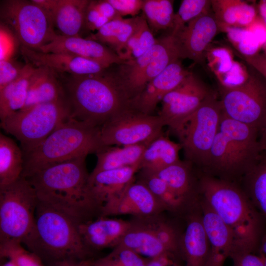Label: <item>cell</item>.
<instances>
[{
  "mask_svg": "<svg viewBox=\"0 0 266 266\" xmlns=\"http://www.w3.org/2000/svg\"><path fill=\"white\" fill-rule=\"evenodd\" d=\"M87 156H82L39 170L26 178L39 201L67 214L79 224L90 220L99 209L88 190Z\"/></svg>",
  "mask_w": 266,
  "mask_h": 266,
  "instance_id": "cell-1",
  "label": "cell"
},
{
  "mask_svg": "<svg viewBox=\"0 0 266 266\" xmlns=\"http://www.w3.org/2000/svg\"><path fill=\"white\" fill-rule=\"evenodd\" d=\"M199 192L203 200L232 231L235 252L254 253L258 250L263 218L237 183L201 172Z\"/></svg>",
  "mask_w": 266,
  "mask_h": 266,
  "instance_id": "cell-2",
  "label": "cell"
},
{
  "mask_svg": "<svg viewBox=\"0 0 266 266\" xmlns=\"http://www.w3.org/2000/svg\"><path fill=\"white\" fill-rule=\"evenodd\" d=\"M64 87L70 117L100 127L132 109L112 73L58 75Z\"/></svg>",
  "mask_w": 266,
  "mask_h": 266,
  "instance_id": "cell-3",
  "label": "cell"
},
{
  "mask_svg": "<svg viewBox=\"0 0 266 266\" xmlns=\"http://www.w3.org/2000/svg\"><path fill=\"white\" fill-rule=\"evenodd\" d=\"M103 146L100 127L70 117L37 146L24 153L21 176L27 178L48 166L96 153Z\"/></svg>",
  "mask_w": 266,
  "mask_h": 266,
  "instance_id": "cell-4",
  "label": "cell"
},
{
  "mask_svg": "<svg viewBox=\"0 0 266 266\" xmlns=\"http://www.w3.org/2000/svg\"><path fill=\"white\" fill-rule=\"evenodd\" d=\"M79 224L67 214L38 200L35 214V237L30 250L52 263L90 259L91 251L82 240Z\"/></svg>",
  "mask_w": 266,
  "mask_h": 266,
  "instance_id": "cell-5",
  "label": "cell"
},
{
  "mask_svg": "<svg viewBox=\"0 0 266 266\" xmlns=\"http://www.w3.org/2000/svg\"><path fill=\"white\" fill-rule=\"evenodd\" d=\"M38 201L34 189L24 177L0 187V242L17 241L30 248Z\"/></svg>",
  "mask_w": 266,
  "mask_h": 266,
  "instance_id": "cell-6",
  "label": "cell"
},
{
  "mask_svg": "<svg viewBox=\"0 0 266 266\" xmlns=\"http://www.w3.org/2000/svg\"><path fill=\"white\" fill-rule=\"evenodd\" d=\"M70 117L69 107L65 99L22 109L1 121L0 127L18 140L26 153Z\"/></svg>",
  "mask_w": 266,
  "mask_h": 266,
  "instance_id": "cell-7",
  "label": "cell"
},
{
  "mask_svg": "<svg viewBox=\"0 0 266 266\" xmlns=\"http://www.w3.org/2000/svg\"><path fill=\"white\" fill-rule=\"evenodd\" d=\"M178 59H180L175 39L170 33L157 39L156 44L141 56L118 65L113 74L131 105L152 79Z\"/></svg>",
  "mask_w": 266,
  "mask_h": 266,
  "instance_id": "cell-8",
  "label": "cell"
},
{
  "mask_svg": "<svg viewBox=\"0 0 266 266\" xmlns=\"http://www.w3.org/2000/svg\"><path fill=\"white\" fill-rule=\"evenodd\" d=\"M0 17L20 46L31 49L38 51L57 33L50 16L32 0L2 1Z\"/></svg>",
  "mask_w": 266,
  "mask_h": 266,
  "instance_id": "cell-9",
  "label": "cell"
},
{
  "mask_svg": "<svg viewBox=\"0 0 266 266\" xmlns=\"http://www.w3.org/2000/svg\"><path fill=\"white\" fill-rule=\"evenodd\" d=\"M222 115L220 100L212 92L176 133L186 161L200 170L206 164Z\"/></svg>",
  "mask_w": 266,
  "mask_h": 266,
  "instance_id": "cell-10",
  "label": "cell"
},
{
  "mask_svg": "<svg viewBox=\"0 0 266 266\" xmlns=\"http://www.w3.org/2000/svg\"><path fill=\"white\" fill-rule=\"evenodd\" d=\"M263 77V76H262ZM220 102L227 117L260 131L266 124V80L250 73L242 85L220 88Z\"/></svg>",
  "mask_w": 266,
  "mask_h": 266,
  "instance_id": "cell-11",
  "label": "cell"
},
{
  "mask_svg": "<svg viewBox=\"0 0 266 266\" xmlns=\"http://www.w3.org/2000/svg\"><path fill=\"white\" fill-rule=\"evenodd\" d=\"M165 126L159 115L129 109L100 127L103 146L148 145L162 133Z\"/></svg>",
  "mask_w": 266,
  "mask_h": 266,
  "instance_id": "cell-12",
  "label": "cell"
},
{
  "mask_svg": "<svg viewBox=\"0 0 266 266\" xmlns=\"http://www.w3.org/2000/svg\"><path fill=\"white\" fill-rule=\"evenodd\" d=\"M219 130L225 134L228 141L230 181L237 183L261 156L260 131L223 113Z\"/></svg>",
  "mask_w": 266,
  "mask_h": 266,
  "instance_id": "cell-13",
  "label": "cell"
},
{
  "mask_svg": "<svg viewBox=\"0 0 266 266\" xmlns=\"http://www.w3.org/2000/svg\"><path fill=\"white\" fill-rule=\"evenodd\" d=\"M212 93L191 72L163 99L159 116L176 134L186 121Z\"/></svg>",
  "mask_w": 266,
  "mask_h": 266,
  "instance_id": "cell-14",
  "label": "cell"
},
{
  "mask_svg": "<svg viewBox=\"0 0 266 266\" xmlns=\"http://www.w3.org/2000/svg\"><path fill=\"white\" fill-rule=\"evenodd\" d=\"M219 25L211 9L192 20L175 34L179 58L201 64L217 33Z\"/></svg>",
  "mask_w": 266,
  "mask_h": 266,
  "instance_id": "cell-15",
  "label": "cell"
},
{
  "mask_svg": "<svg viewBox=\"0 0 266 266\" xmlns=\"http://www.w3.org/2000/svg\"><path fill=\"white\" fill-rule=\"evenodd\" d=\"M165 210L144 183L133 181L120 195L104 203L99 215L101 217L132 215L142 218L160 214Z\"/></svg>",
  "mask_w": 266,
  "mask_h": 266,
  "instance_id": "cell-16",
  "label": "cell"
},
{
  "mask_svg": "<svg viewBox=\"0 0 266 266\" xmlns=\"http://www.w3.org/2000/svg\"><path fill=\"white\" fill-rule=\"evenodd\" d=\"M38 51L75 55L99 63L106 68L124 62L113 50L102 43L80 36H66L56 33L52 40Z\"/></svg>",
  "mask_w": 266,
  "mask_h": 266,
  "instance_id": "cell-17",
  "label": "cell"
},
{
  "mask_svg": "<svg viewBox=\"0 0 266 266\" xmlns=\"http://www.w3.org/2000/svg\"><path fill=\"white\" fill-rule=\"evenodd\" d=\"M26 61L34 66H45L58 74L85 75L100 73L107 68L96 62L70 54L44 53L20 46Z\"/></svg>",
  "mask_w": 266,
  "mask_h": 266,
  "instance_id": "cell-18",
  "label": "cell"
},
{
  "mask_svg": "<svg viewBox=\"0 0 266 266\" xmlns=\"http://www.w3.org/2000/svg\"><path fill=\"white\" fill-rule=\"evenodd\" d=\"M191 72L183 66L180 59L175 61L152 79L131 102V108L144 114H152L164 97Z\"/></svg>",
  "mask_w": 266,
  "mask_h": 266,
  "instance_id": "cell-19",
  "label": "cell"
},
{
  "mask_svg": "<svg viewBox=\"0 0 266 266\" xmlns=\"http://www.w3.org/2000/svg\"><path fill=\"white\" fill-rule=\"evenodd\" d=\"M89 0H34L50 16L58 34L80 36Z\"/></svg>",
  "mask_w": 266,
  "mask_h": 266,
  "instance_id": "cell-20",
  "label": "cell"
},
{
  "mask_svg": "<svg viewBox=\"0 0 266 266\" xmlns=\"http://www.w3.org/2000/svg\"><path fill=\"white\" fill-rule=\"evenodd\" d=\"M139 169L138 165L90 174L88 190L99 211L104 203L120 195L134 181V175Z\"/></svg>",
  "mask_w": 266,
  "mask_h": 266,
  "instance_id": "cell-21",
  "label": "cell"
},
{
  "mask_svg": "<svg viewBox=\"0 0 266 266\" xmlns=\"http://www.w3.org/2000/svg\"><path fill=\"white\" fill-rule=\"evenodd\" d=\"M132 225V222L100 216L79 224V231L86 247L101 250L117 246Z\"/></svg>",
  "mask_w": 266,
  "mask_h": 266,
  "instance_id": "cell-22",
  "label": "cell"
},
{
  "mask_svg": "<svg viewBox=\"0 0 266 266\" xmlns=\"http://www.w3.org/2000/svg\"><path fill=\"white\" fill-rule=\"evenodd\" d=\"M199 212L194 209L189 212L181 235L183 266H207L211 256V246L202 226L200 209Z\"/></svg>",
  "mask_w": 266,
  "mask_h": 266,
  "instance_id": "cell-23",
  "label": "cell"
},
{
  "mask_svg": "<svg viewBox=\"0 0 266 266\" xmlns=\"http://www.w3.org/2000/svg\"><path fill=\"white\" fill-rule=\"evenodd\" d=\"M189 162L179 161L156 172L152 173L163 180L189 211L199 204V179ZM150 173V172H149Z\"/></svg>",
  "mask_w": 266,
  "mask_h": 266,
  "instance_id": "cell-24",
  "label": "cell"
},
{
  "mask_svg": "<svg viewBox=\"0 0 266 266\" xmlns=\"http://www.w3.org/2000/svg\"><path fill=\"white\" fill-rule=\"evenodd\" d=\"M65 99L64 87L58 75L47 67L35 66L22 109Z\"/></svg>",
  "mask_w": 266,
  "mask_h": 266,
  "instance_id": "cell-25",
  "label": "cell"
},
{
  "mask_svg": "<svg viewBox=\"0 0 266 266\" xmlns=\"http://www.w3.org/2000/svg\"><path fill=\"white\" fill-rule=\"evenodd\" d=\"M136 218L137 220L131 221V227L117 246L129 249L149 259L169 257L180 261L168 253L144 219Z\"/></svg>",
  "mask_w": 266,
  "mask_h": 266,
  "instance_id": "cell-26",
  "label": "cell"
},
{
  "mask_svg": "<svg viewBox=\"0 0 266 266\" xmlns=\"http://www.w3.org/2000/svg\"><path fill=\"white\" fill-rule=\"evenodd\" d=\"M199 207L202 226L211 252L226 259L235 251V241L231 230L209 205L200 197Z\"/></svg>",
  "mask_w": 266,
  "mask_h": 266,
  "instance_id": "cell-27",
  "label": "cell"
},
{
  "mask_svg": "<svg viewBox=\"0 0 266 266\" xmlns=\"http://www.w3.org/2000/svg\"><path fill=\"white\" fill-rule=\"evenodd\" d=\"M211 10L220 31L229 27L246 28L258 16L253 5L240 0H212Z\"/></svg>",
  "mask_w": 266,
  "mask_h": 266,
  "instance_id": "cell-28",
  "label": "cell"
},
{
  "mask_svg": "<svg viewBox=\"0 0 266 266\" xmlns=\"http://www.w3.org/2000/svg\"><path fill=\"white\" fill-rule=\"evenodd\" d=\"M182 149L180 143L171 140L162 133L147 145L140 166L143 171L154 173L180 161Z\"/></svg>",
  "mask_w": 266,
  "mask_h": 266,
  "instance_id": "cell-29",
  "label": "cell"
},
{
  "mask_svg": "<svg viewBox=\"0 0 266 266\" xmlns=\"http://www.w3.org/2000/svg\"><path fill=\"white\" fill-rule=\"evenodd\" d=\"M146 146L143 144L121 147L103 146L96 153L97 161L92 172L140 165Z\"/></svg>",
  "mask_w": 266,
  "mask_h": 266,
  "instance_id": "cell-30",
  "label": "cell"
},
{
  "mask_svg": "<svg viewBox=\"0 0 266 266\" xmlns=\"http://www.w3.org/2000/svg\"><path fill=\"white\" fill-rule=\"evenodd\" d=\"M34 69L35 66L26 63L20 75L0 90V121L24 108L30 80Z\"/></svg>",
  "mask_w": 266,
  "mask_h": 266,
  "instance_id": "cell-31",
  "label": "cell"
},
{
  "mask_svg": "<svg viewBox=\"0 0 266 266\" xmlns=\"http://www.w3.org/2000/svg\"><path fill=\"white\" fill-rule=\"evenodd\" d=\"M23 151L10 137L0 133V187L15 182L22 175Z\"/></svg>",
  "mask_w": 266,
  "mask_h": 266,
  "instance_id": "cell-32",
  "label": "cell"
},
{
  "mask_svg": "<svg viewBox=\"0 0 266 266\" xmlns=\"http://www.w3.org/2000/svg\"><path fill=\"white\" fill-rule=\"evenodd\" d=\"M242 188L263 219L266 220V156H261L241 180Z\"/></svg>",
  "mask_w": 266,
  "mask_h": 266,
  "instance_id": "cell-33",
  "label": "cell"
},
{
  "mask_svg": "<svg viewBox=\"0 0 266 266\" xmlns=\"http://www.w3.org/2000/svg\"><path fill=\"white\" fill-rule=\"evenodd\" d=\"M205 59L220 85H223L243 65L234 60L231 50L223 46L209 47Z\"/></svg>",
  "mask_w": 266,
  "mask_h": 266,
  "instance_id": "cell-34",
  "label": "cell"
},
{
  "mask_svg": "<svg viewBox=\"0 0 266 266\" xmlns=\"http://www.w3.org/2000/svg\"><path fill=\"white\" fill-rule=\"evenodd\" d=\"M142 10L152 30L172 29L175 15L173 0H144Z\"/></svg>",
  "mask_w": 266,
  "mask_h": 266,
  "instance_id": "cell-35",
  "label": "cell"
},
{
  "mask_svg": "<svg viewBox=\"0 0 266 266\" xmlns=\"http://www.w3.org/2000/svg\"><path fill=\"white\" fill-rule=\"evenodd\" d=\"M160 215L142 218L146 221L168 253L175 259L182 261L180 250L182 234H179L171 224L161 218Z\"/></svg>",
  "mask_w": 266,
  "mask_h": 266,
  "instance_id": "cell-36",
  "label": "cell"
},
{
  "mask_svg": "<svg viewBox=\"0 0 266 266\" xmlns=\"http://www.w3.org/2000/svg\"><path fill=\"white\" fill-rule=\"evenodd\" d=\"M144 183L161 203L165 210L181 212L189 210L185 204L171 191L167 184L156 175L144 171Z\"/></svg>",
  "mask_w": 266,
  "mask_h": 266,
  "instance_id": "cell-37",
  "label": "cell"
},
{
  "mask_svg": "<svg viewBox=\"0 0 266 266\" xmlns=\"http://www.w3.org/2000/svg\"><path fill=\"white\" fill-rule=\"evenodd\" d=\"M0 256L1 259L12 261L16 266H44L37 255L26 250L19 242H0Z\"/></svg>",
  "mask_w": 266,
  "mask_h": 266,
  "instance_id": "cell-38",
  "label": "cell"
},
{
  "mask_svg": "<svg viewBox=\"0 0 266 266\" xmlns=\"http://www.w3.org/2000/svg\"><path fill=\"white\" fill-rule=\"evenodd\" d=\"M240 56H251L259 53L262 46L247 28L229 27L222 30Z\"/></svg>",
  "mask_w": 266,
  "mask_h": 266,
  "instance_id": "cell-39",
  "label": "cell"
},
{
  "mask_svg": "<svg viewBox=\"0 0 266 266\" xmlns=\"http://www.w3.org/2000/svg\"><path fill=\"white\" fill-rule=\"evenodd\" d=\"M211 9V0H183L175 13L171 33L175 34L187 24Z\"/></svg>",
  "mask_w": 266,
  "mask_h": 266,
  "instance_id": "cell-40",
  "label": "cell"
},
{
  "mask_svg": "<svg viewBox=\"0 0 266 266\" xmlns=\"http://www.w3.org/2000/svg\"><path fill=\"white\" fill-rule=\"evenodd\" d=\"M147 261L131 250L116 246L107 255L95 260L93 266H146Z\"/></svg>",
  "mask_w": 266,
  "mask_h": 266,
  "instance_id": "cell-41",
  "label": "cell"
},
{
  "mask_svg": "<svg viewBox=\"0 0 266 266\" xmlns=\"http://www.w3.org/2000/svg\"><path fill=\"white\" fill-rule=\"evenodd\" d=\"M138 39L136 48L131 54L130 60L137 58L151 49L157 42L143 14L141 15L138 27Z\"/></svg>",
  "mask_w": 266,
  "mask_h": 266,
  "instance_id": "cell-42",
  "label": "cell"
},
{
  "mask_svg": "<svg viewBox=\"0 0 266 266\" xmlns=\"http://www.w3.org/2000/svg\"><path fill=\"white\" fill-rule=\"evenodd\" d=\"M124 19L120 16L102 27L97 33L92 34L90 38L112 47L123 23Z\"/></svg>",
  "mask_w": 266,
  "mask_h": 266,
  "instance_id": "cell-43",
  "label": "cell"
},
{
  "mask_svg": "<svg viewBox=\"0 0 266 266\" xmlns=\"http://www.w3.org/2000/svg\"><path fill=\"white\" fill-rule=\"evenodd\" d=\"M25 65H20L10 57L0 60V90L20 75Z\"/></svg>",
  "mask_w": 266,
  "mask_h": 266,
  "instance_id": "cell-44",
  "label": "cell"
},
{
  "mask_svg": "<svg viewBox=\"0 0 266 266\" xmlns=\"http://www.w3.org/2000/svg\"><path fill=\"white\" fill-rule=\"evenodd\" d=\"M110 20L98 10L96 0H90L85 12L84 27L90 31H98Z\"/></svg>",
  "mask_w": 266,
  "mask_h": 266,
  "instance_id": "cell-45",
  "label": "cell"
},
{
  "mask_svg": "<svg viewBox=\"0 0 266 266\" xmlns=\"http://www.w3.org/2000/svg\"><path fill=\"white\" fill-rule=\"evenodd\" d=\"M122 17L135 16L142 10L144 0H108Z\"/></svg>",
  "mask_w": 266,
  "mask_h": 266,
  "instance_id": "cell-46",
  "label": "cell"
},
{
  "mask_svg": "<svg viewBox=\"0 0 266 266\" xmlns=\"http://www.w3.org/2000/svg\"><path fill=\"white\" fill-rule=\"evenodd\" d=\"M233 266H264L261 258L254 253L238 252L230 257Z\"/></svg>",
  "mask_w": 266,
  "mask_h": 266,
  "instance_id": "cell-47",
  "label": "cell"
},
{
  "mask_svg": "<svg viewBox=\"0 0 266 266\" xmlns=\"http://www.w3.org/2000/svg\"><path fill=\"white\" fill-rule=\"evenodd\" d=\"M246 28L250 31L263 47L266 44V24L260 16Z\"/></svg>",
  "mask_w": 266,
  "mask_h": 266,
  "instance_id": "cell-48",
  "label": "cell"
},
{
  "mask_svg": "<svg viewBox=\"0 0 266 266\" xmlns=\"http://www.w3.org/2000/svg\"><path fill=\"white\" fill-rule=\"evenodd\" d=\"M241 57L266 80V56L264 54Z\"/></svg>",
  "mask_w": 266,
  "mask_h": 266,
  "instance_id": "cell-49",
  "label": "cell"
},
{
  "mask_svg": "<svg viewBox=\"0 0 266 266\" xmlns=\"http://www.w3.org/2000/svg\"><path fill=\"white\" fill-rule=\"evenodd\" d=\"M96 4L100 14L110 21L121 16L108 0H96Z\"/></svg>",
  "mask_w": 266,
  "mask_h": 266,
  "instance_id": "cell-50",
  "label": "cell"
},
{
  "mask_svg": "<svg viewBox=\"0 0 266 266\" xmlns=\"http://www.w3.org/2000/svg\"><path fill=\"white\" fill-rule=\"evenodd\" d=\"M146 266H183L180 262L169 257L149 259Z\"/></svg>",
  "mask_w": 266,
  "mask_h": 266,
  "instance_id": "cell-51",
  "label": "cell"
},
{
  "mask_svg": "<svg viewBox=\"0 0 266 266\" xmlns=\"http://www.w3.org/2000/svg\"><path fill=\"white\" fill-rule=\"evenodd\" d=\"M93 259L64 260L53 263L51 266H93Z\"/></svg>",
  "mask_w": 266,
  "mask_h": 266,
  "instance_id": "cell-52",
  "label": "cell"
},
{
  "mask_svg": "<svg viewBox=\"0 0 266 266\" xmlns=\"http://www.w3.org/2000/svg\"><path fill=\"white\" fill-rule=\"evenodd\" d=\"M258 250V255L261 258L264 266H266V233L263 235L260 240Z\"/></svg>",
  "mask_w": 266,
  "mask_h": 266,
  "instance_id": "cell-53",
  "label": "cell"
},
{
  "mask_svg": "<svg viewBox=\"0 0 266 266\" xmlns=\"http://www.w3.org/2000/svg\"><path fill=\"white\" fill-rule=\"evenodd\" d=\"M225 260L223 256L211 252L207 266H223Z\"/></svg>",
  "mask_w": 266,
  "mask_h": 266,
  "instance_id": "cell-54",
  "label": "cell"
},
{
  "mask_svg": "<svg viewBox=\"0 0 266 266\" xmlns=\"http://www.w3.org/2000/svg\"><path fill=\"white\" fill-rule=\"evenodd\" d=\"M259 142L262 152L266 156V124L260 132Z\"/></svg>",
  "mask_w": 266,
  "mask_h": 266,
  "instance_id": "cell-55",
  "label": "cell"
},
{
  "mask_svg": "<svg viewBox=\"0 0 266 266\" xmlns=\"http://www.w3.org/2000/svg\"><path fill=\"white\" fill-rule=\"evenodd\" d=\"M260 16L266 24V0H261L258 5Z\"/></svg>",
  "mask_w": 266,
  "mask_h": 266,
  "instance_id": "cell-56",
  "label": "cell"
},
{
  "mask_svg": "<svg viewBox=\"0 0 266 266\" xmlns=\"http://www.w3.org/2000/svg\"><path fill=\"white\" fill-rule=\"evenodd\" d=\"M1 266H16L12 261L8 260Z\"/></svg>",
  "mask_w": 266,
  "mask_h": 266,
  "instance_id": "cell-57",
  "label": "cell"
},
{
  "mask_svg": "<svg viewBox=\"0 0 266 266\" xmlns=\"http://www.w3.org/2000/svg\"><path fill=\"white\" fill-rule=\"evenodd\" d=\"M264 50V54L266 56V44L262 48Z\"/></svg>",
  "mask_w": 266,
  "mask_h": 266,
  "instance_id": "cell-58",
  "label": "cell"
}]
</instances>
